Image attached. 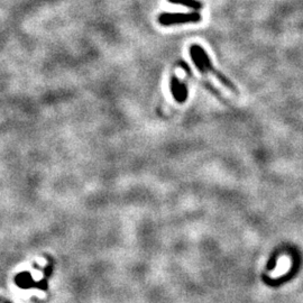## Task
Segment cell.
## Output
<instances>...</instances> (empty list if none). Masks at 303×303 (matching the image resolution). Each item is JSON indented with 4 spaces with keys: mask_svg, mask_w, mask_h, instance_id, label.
Wrapping results in <instances>:
<instances>
[{
    "mask_svg": "<svg viewBox=\"0 0 303 303\" xmlns=\"http://www.w3.org/2000/svg\"><path fill=\"white\" fill-rule=\"evenodd\" d=\"M158 24L164 27L175 25L184 24H195L201 21V15L199 11H192V13H163L157 18Z\"/></svg>",
    "mask_w": 303,
    "mask_h": 303,
    "instance_id": "obj_1",
    "label": "cell"
},
{
    "mask_svg": "<svg viewBox=\"0 0 303 303\" xmlns=\"http://www.w3.org/2000/svg\"><path fill=\"white\" fill-rule=\"evenodd\" d=\"M190 50H192L193 52L195 53L196 55H198V58H199L200 61H201V62H202L203 66H204V69H206L207 72L209 71V72H211V73H214L215 77L217 78V79H219V80L221 81L222 85H225L226 87H228V88H229V89H232L233 91H236V88H235V87L233 86V83L230 82L226 77H223L220 71L216 70L215 67L212 66V63H211L210 58H209V56H208V54L206 53V51H204L203 48H202L201 46H200V45H198V44H193L192 46L190 47Z\"/></svg>",
    "mask_w": 303,
    "mask_h": 303,
    "instance_id": "obj_2",
    "label": "cell"
},
{
    "mask_svg": "<svg viewBox=\"0 0 303 303\" xmlns=\"http://www.w3.org/2000/svg\"><path fill=\"white\" fill-rule=\"evenodd\" d=\"M170 87H171V92L172 96L174 97V99L179 102V104H183V102H185V100L188 99L187 86H185L183 82H181L175 75H172Z\"/></svg>",
    "mask_w": 303,
    "mask_h": 303,
    "instance_id": "obj_3",
    "label": "cell"
},
{
    "mask_svg": "<svg viewBox=\"0 0 303 303\" xmlns=\"http://www.w3.org/2000/svg\"><path fill=\"white\" fill-rule=\"evenodd\" d=\"M170 3H173V5H180V6H184L188 7L192 10L199 11L200 9H202L203 3L199 0H168Z\"/></svg>",
    "mask_w": 303,
    "mask_h": 303,
    "instance_id": "obj_4",
    "label": "cell"
}]
</instances>
